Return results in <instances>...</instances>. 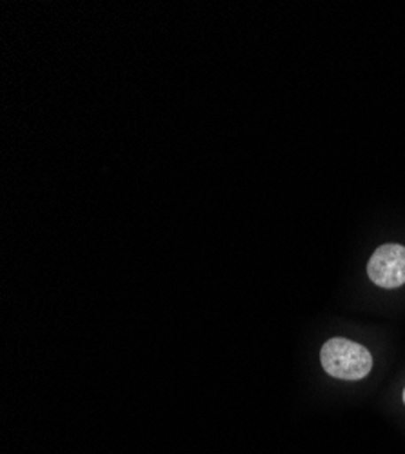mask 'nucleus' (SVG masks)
Segmentation results:
<instances>
[{
    "mask_svg": "<svg viewBox=\"0 0 405 454\" xmlns=\"http://www.w3.org/2000/svg\"><path fill=\"white\" fill-rule=\"evenodd\" d=\"M403 403H405V389H403Z\"/></svg>",
    "mask_w": 405,
    "mask_h": 454,
    "instance_id": "nucleus-3",
    "label": "nucleus"
},
{
    "mask_svg": "<svg viewBox=\"0 0 405 454\" xmlns=\"http://www.w3.org/2000/svg\"><path fill=\"white\" fill-rule=\"evenodd\" d=\"M367 273L380 287L393 289L405 284V247L398 244L378 247L367 263Z\"/></svg>",
    "mask_w": 405,
    "mask_h": 454,
    "instance_id": "nucleus-2",
    "label": "nucleus"
},
{
    "mask_svg": "<svg viewBox=\"0 0 405 454\" xmlns=\"http://www.w3.org/2000/svg\"><path fill=\"white\" fill-rule=\"evenodd\" d=\"M320 360L327 374L340 380H360L373 367V356L363 346L346 338H331L323 344Z\"/></svg>",
    "mask_w": 405,
    "mask_h": 454,
    "instance_id": "nucleus-1",
    "label": "nucleus"
}]
</instances>
